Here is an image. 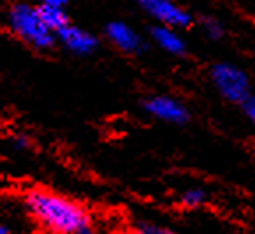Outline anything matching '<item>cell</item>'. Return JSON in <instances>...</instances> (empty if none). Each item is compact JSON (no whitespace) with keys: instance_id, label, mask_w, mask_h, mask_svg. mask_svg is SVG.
Here are the masks:
<instances>
[{"instance_id":"obj_1","label":"cell","mask_w":255,"mask_h":234,"mask_svg":"<svg viewBox=\"0 0 255 234\" xmlns=\"http://www.w3.org/2000/svg\"><path fill=\"white\" fill-rule=\"evenodd\" d=\"M26 212L49 234H94V217L87 206L49 189H30L23 196Z\"/></svg>"},{"instance_id":"obj_2","label":"cell","mask_w":255,"mask_h":234,"mask_svg":"<svg viewBox=\"0 0 255 234\" xmlns=\"http://www.w3.org/2000/svg\"><path fill=\"white\" fill-rule=\"evenodd\" d=\"M5 21L19 41L37 51H48L56 44V35L41 19L37 5L26 4V2L11 4L5 12Z\"/></svg>"},{"instance_id":"obj_3","label":"cell","mask_w":255,"mask_h":234,"mask_svg":"<svg viewBox=\"0 0 255 234\" xmlns=\"http://www.w3.org/2000/svg\"><path fill=\"white\" fill-rule=\"evenodd\" d=\"M210 81L220 97L231 104H243L252 94L250 76L234 62H215L210 67Z\"/></svg>"},{"instance_id":"obj_4","label":"cell","mask_w":255,"mask_h":234,"mask_svg":"<svg viewBox=\"0 0 255 234\" xmlns=\"http://www.w3.org/2000/svg\"><path fill=\"white\" fill-rule=\"evenodd\" d=\"M137 5L157 25L174 28V30L190 28L195 21L190 9L176 4L173 0H141L137 2Z\"/></svg>"},{"instance_id":"obj_5","label":"cell","mask_w":255,"mask_h":234,"mask_svg":"<svg viewBox=\"0 0 255 234\" xmlns=\"http://www.w3.org/2000/svg\"><path fill=\"white\" fill-rule=\"evenodd\" d=\"M143 110L151 118L171 125H185L190 120V110L187 104L171 95H150L143 101Z\"/></svg>"},{"instance_id":"obj_6","label":"cell","mask_w":255,"mask_h":234,"mask_svg":"<svg viewBox=\"0 0 255 234\" xmlns=\"http://www.w3.org/2000/svg\"><path fill=\"white\" fill-rule=\"evenodd\" d=\"M104 35L118 51L125 55H143L148 49V42L132 25L122 19L106 23Z\"/></svg>"},{"instance_id":"obj_7","label":"cell","mask_w":255,"mask_h":234,"mask_svg":"<svg viewBox=\"0 0 255 234\" xmlns=\"http://www.w3.org/2000/svg\"><path fill=\"white\" fill-rule=\"evenodd\" d=\"M56 41L76 57H90L99 48V37L94 32L72 23L56 32Z\"/></svg>"},{"instance_id":"obj_8","label":"cell","mask_w":255,"mask_h":234,"mask_svg":"<svg viewBox=\"0 0 255 234\" xmlns=\"http://www.w3.org/2000/svg\"><path fill=\"white\" fill-rule=\"evenodd\" d=\"M150 39L164 53L171 55V57L181 58L188 53V42L180 30L162 27V25H153V27H150Z\"/></svg>"},{"instance_id":"obj_9","label":"cell","mask_w":255,"mask_h":234,"mask_svg":"<svg viewBox=\"0 0 255 234\" xmlns=\"http://www.w3.org/2000/svg\"><path fill=\"white\" fill-rule=\"evenodd\" d=\"M69 2L67 0H44L37 4V12L44 25L56 35V32L67 27L71 19H69Z\"/></svg>"},{"instance_id":"obj_10","label":"cell","mask_w":255,"mask_h":234,"mask_svg":"<svg viewBox=\"0 0 255 234\" xmlns=\"http://www.w3.org/2000/svg\"><path fill=\"white\" fill-rule=\"evenodd\" d=\"M197 25H199V30L203 32V35L208 39V41H220V39H224V35L227 34L225 23L213 14L199 16Z\"/></svg>"},{"instance_id":"obj_11","label":"cell","mask_w":255,"mask_h":234,"mask_svg":"<svg viewBox=\"0 0 255 234\" xmlns=\"http://www.w3.org/2000/svg\"><path fill=\"white\" fill-rule=\"evenodd\" d=\"M208 201H210V194L203 187H188L180 194V204L187 208V210L203 208L208 204Z\"/></svg>"},{"instance_id":"obj_12","label":"cell","mask_w":255,"mask_h":234,"mask_svg":"<svg viewBox=\"0 0 255 234\" xmlns=\"http://www.w3.org/2000/svg\"><path fill=\"white\" fill-rule=\"evenodd\" d=\"M130 234H178V233L171 229V227H165V226H160V224L143 220V222H137L134 227H132Z\"/></svg>"},{"instance_id":"obj_13","label":"cell","mask_w":255,"mask_h":234,"mask_svg":"<svg viewBox=\"0 0 255 234\" xmlns=\"http://www.w3.org/2000/svg\"><path fill=\"white\" fill-rule=\"evenodd\" d=\"M11 143L12 146L16 148V150H28V148L32 146V139L28 134L25 132H16L11 136Z\"/></svg>"},{"instance_id":"obj_14","label":"cell","mask_w":255,"mask_h":234,"mask_svg":"<svg viewBox=\"0 0 255 234\" xmlns=\"http://www.w3.org/2000/svg\"><path fill=\"white\" fill-rule=\"evenodd\" d=\"M241 110H243L245 117L248 118V121L255 125V92H252V94L248 95L247 101L241 104Z\"/></svg>"},{"instance_id":"obj_15","label":"cell","mask_w":255,"mask_h":234,"mask_svg":"<svg viewBox=\"0 0 255 234\" xmlns=\"http://www.w3.org/2000/svg\"><path fill=\"white\" fill-rule=\"evenodd\" d=\"M0 234H12L11 233V227L5 226V224H0Z\"/></svg>"}]
</instances>
